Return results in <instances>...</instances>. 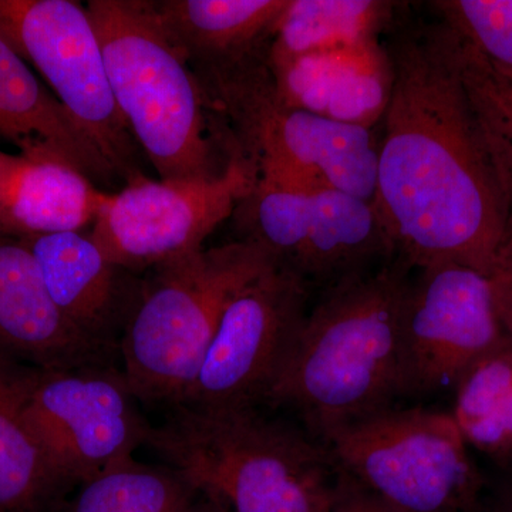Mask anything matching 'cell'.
I'll list each match as a JSON object with an SVG mask.
<instances>
[{
	"label": "cell",
	"instance_id": "6da1fadb",
	"mask_svg": "<svg viewBox=\"0 0 512 512\" xmlns=\"http://www.w3.org/2000/svg\"><path fill=\"white\" fill-rule=\"evenodd\" d=\"M387 50L393 89L382 120L376 208L412 268L457 262L493 274L507 201L453 35L397 12Z\"/></svg>",
	"mask_w": 512,
	"mask_h": 512
},
{
	"label": "cell",
	"instance_id": "1f68e13d",
	"mask_svg": "<svg viewBox=\"0 0 512 512\" xmlns=\"http://www.w3.org/2000/svg\"><path fill=\"white\" fill-rule=\"evenodd\" d=\"M0 234H2V232H0Z\"/></svg>",
	"mask_w": 512,
	"mask_h": 512
},
{
	"label": "cell",
	"instance_id": "484cf974",
	"mask_svg": "<svg viewBox=\"0 0 512 512\" xmlns=\"http://www.w3.org/2000/svg\"><path fill=\"white\" fill-rule=\"evenodd\" d=\"M330 512H400L338 470Z\"/></svg>",
	"mask_w": 512,
	"mask_h": 512
},
{
	"label": "cell",
	"instance_id": "8992f818",
	"mask_svg": "<svg viewBox=\"0 0 512 512\" xmlns=\"http://www.w3.org/2000/svg\"><path fill=\"white\" fill-rule=\"evenodd\" d=\"M202 96L211 114L227 121L231 156L248 161L256 180L376 201L375 130L286 106L276 94L269 59L215 80Z\"/></svg>",
	"mask_w": 512,
	"mask_h": 512
},
{
	"label": "cell",
	"instance_id": "9c48e42d",
	"mask_svg": "<svg viewBox=\"0 0 512 512\" xmlns=\"http://www.w3.org/2000/svg\"><path fill=\"white\" fill-rule=\"evenodd\" d=\"M0 36L45 79L117 177L128 183L143 175L87 6L73 0H0Z\"/></svg>",
	"mask_w": 512,
	"mask_h": 512
},
{
	"label": "cell",
	"instance_id": "cb8c5ba5",
	"mask_svg": "<svg viewBox=\"0 0 512 512\" xmlns=\"http://www.w3.org/2000/svg\"><path fill=\"white\" fill-rule=\"evenodd\" d=\"M431 8L481 56L512 69V0H439Z\"/></svg>",
	"mask_w": 512,
	"mask_h": 512
},
{
	"label": "cell",
	"instance_id": "4fadbf2b",
	"mask_svg": "<svg viewBox=\"0 0 512 512\" xmlns=\"http://www.w3.org/2000/svg\"><path fill=\"white\" fill-rule=\"evenodd\" d=\"M308 296L298 276L276 265L245 286L225 309L180 406L255 407L265 402L308 315Z\"/></svg>",
	"mask_w": 512,
	"mask_h": 512
},
{
	"label": "cell",
	"instance_id": "30bf717a",
	"mask_svg": "<svg viewBox=\"0 0 512 512\" xmlns=\"http://www.w3.org/2000/svg\"><path fill=\"white\" fill-rule=\"evenodd\" d=\"M255 181V168L239 156L212 180L156 181L138 175L109 194L89 235L114 265L153 269L204 249Z\"/></svg>",
	"mask_w": 512,
	"mask_h": 512
},
{
	"label": "cell",
	"instance_id": "5bb4252c",
	"mask_svg": "<svg viewBox=\"0 0 512 512\" xmlns=\"http://www.w3.org/2000/svg\"><path fill=\"white\" fill-rule=\"evenodd\" d=\"M269 67L282 103L336 123L375 130L392 96V57L380 39Z\"/></svg>",
	"mask_w": 512,
	"mask_h": 512
},
{
	"label": "cell",
	"instance_id": "8fae6325",
	"mask_svg": "<svg viewBox=\"0 0 512 512\" xmlns=\"http://www.w3.org/2000/svg\"><path fill=\"white\" fill-rule=\"evenodd\" d=\"M136 399L123 373L101 366L25 376L30 427L64 485L92 480L147 443Z\"/></svg>",
	"mask_w": 512,
	"mask_h": 512
},
{
	"label": "cell",
	"instance_id": "2e32d148",
	"mask_svg": "<svg viewBox=\"0 0 512 512\" xmlns=\"http://www.w3.org/2000/svg\"><path fill=\"white\" fill-rule=\"evenodd\" d=\"M288 0H160L158 22L198 83L269 55Z\"/></svg>",
	"mask_w": 512,
	"mask_h": 512
},
{
	"label": "cell",
	"instance_id": "277c9868",
	"mask_svg": "<svg viewBox=\"0 0 512 512\" xmlns=\"http://www.w3.org/2000/svg\"><path fill=\"white\" fill-rule=\"evenodd\" d=\"M111 92L160 180H212L221 165L210 110L187 60L146 0H90Z\"/></svg>",
	"mask_w": 512,
	"mask_h": 512
},
{
	"label": "cell",
	"instance_id": "e0dca14e",
	"mask_svg": "<svg viewBox=\"0 0 512 512\" xmlns=\"http://www.w3.org/2000/svg\"><path fill=\"white\" fill-rule=\"evenodd\" d=\"M0 346L43 369L100 366L106 350L69 322L50 299L25 242L0 234Z\"/></svg>",
	"mask_w": 512,
	"mask_h": 512
},
{
	"label": "cell",
	"instance_id": "3957f363",
	"mask_svg": "<svg viewBox=\"0 0 512 512\" xmlns=\"http://www.w3.org/2000/svg\"><path fill=\"white\" fill-rule=\"evenodd\" d=\"M147 446L227 512H330L338 468L308 431L256 407L177 406Z\"/></svg>",
	"mask_w": 512,
	"mask_h": 512
},
{
	"label": "cell",
	"instance_id": "9a60e30c",
	"mask_svg": "<svg viewBox=\"0 0 512 512\" xmlns=\"http://www.w3.org/2000/svg\"><path fill=\"white\" fill-rule=\"evenodd\" d=\"M32 252L50 299L64 318L107 350L123 330L137 289L89 234L62 232L20 238Z\"/></svg>",
	"mask_w": 512,
	"mask_h": 512
},
{
	"label": "cell",
	"instance_id": "d6986e66",
	"mask_svg": "<svg viewBox=\"0 0 512 512\" xmlns=\"http://www.w3.org/2000/svg\"><path fill=\"white\" fill-rule=\"evenodd\" d=\"M0 137L22 154L62 158L94 184H110L116 173L74 126L53 93L0 36Z\"/></svg>",
	"mask_w": 512,
	"mask_h": 512
},
{
	"label": "cell",
	"instance_id": "ac0fdd59",
	"mask_svg": "<svg viewBox=\"0 0 512 512\" xmlns=\"http://www.w3.org/2000/svg\"><path fill=\"white\" fill-rule=\"evenodd\" d=\"M109 194L62 158L0 151V232L16 238L83 232Z\"/></svg>",
	"mask_w": 512,
	"mask_h": 512
},
{
	"label": "cell",
	"instance_id": "44dd1931",
	"mask_svg": "<svg viewBox=\"0 0 512 512\" xmlns=\"http://www.w3.org/2000/svg\"><path fill=\"white\" fill-rule=\"evenodd\" d=\"M451 416L493 474L512 476V340L478 360L454 386Z\"/></svg>",
	"mask_w": 512,
	"mask_h": 512
},
{
	"label": "cell",
	"instance_id": "83f0119b",
	"mask_svg": "<svg viewBox=\"0 0 512 512\" xmlns=\"http://www.w3.org/2000/svg\"><path fill=\"white\" fill-rule=\"evenodd\" d=\"M501 319L512 340V251H503L491 274Z\"/></svg>",
	"mask_w": 512,
	"mask_h": 512
},
{
	"label": "cell",
	"instance_id": "5b68a950",
	"mask_svg": "<svg viewBox=\"0 0 512 512\" xmlns=\"http://www.w3.org/2000/svg\"><path fill=\"white\" fill-rule=\"evenodd\" d=\"M275 266L247 241L204 248L153 268L121 336L123 376L137 399L180 406L232 299Z\"/></svg>",
	"mask_w": 512,
	"mask_h": 512
},
{
	"label": "cell",
	"instance_id": "ffe728a7",
	"mask_svg": "<svg viewBox=\"0 0 512 512\" xmlns=\"http://www.w3.org/2000/svg\"><path fill=\"white\" fill-rule=\"evenodd\" d=\"M380 0H288L269 49V64L380 39L396 19Z\"/></svg>",
	"mask_w": 512,
	"mask_h": 512
},
{
	"label": "cell",
	"instance_id": "f546056e",
	"mask_svg": "<svg viewBox=\"0 0 512 512\" xmlns=\"http://www.w3.org/2000/svg\"><path fill=\"white\" fill-rule=\"evenodd\" d=\"M201 497V495H200ZM185 512H227L220 504L214 503V501L208 500V498L201 497L195 498L194 503L188 507Z\"/></svg>",
	"mask_w": 512,
	"mask_h": 512
},
{
	"label": "cell",
	"instance_id": "4dcf8cb0",
	"mask_svg": "<svg viewBox=\"0 0 512 512\" xmlns=\"http://www.w3.org/2000/svg\"><path fill=\"white\" fill-rule=\"evenodd\" d=\"M468 512H504L501 510L500 505L497 504V501L494 500L493 495L490 494V491H485L483 497L480 498V501L473 508H471Z\"/></svg>",
	"mask_w": 512,
	"mask_h": 512
},
{
	"label": "cell",
	"instance_id": "603a6c76",
	"mask_svg": "<svg viewBox=\"0 0 512 512\" xmlns=\"http://www.w3.org/2000/svg\"><path fill=\"white\" fill-rule=\"evenodd\" d=\"M197 497L170 467L147 466L130 457L80 484L62 512H185Z\"/></svg>",
	"mask_w": 512,
	"mask_h": 512
},
{
	"label": "cell",
	"instance_id": "7c38bea8",
	"mask_svg": "<svg viewBox=\"0 0 512 512\" xmlns=\"http://www.w3.org/2000/svg\"><path fill=\"white\" fill-rule=\"evenodd\" d=\"M404 396H426L460 377L510 340L493 278L441 262L419 269L403 306Z\"/></svg>",
	"mask_w": 512,
	"mask_h": 512
},
{
	"label": "cell",
	"instance_id": "ba28073f",
	"mask_svg": "<svg viewBox=\"0 0 512 512\" xmlns=\"http://www.w3.org/2000/svg\"><path fill=\"white\" fill-rule=\"evenodd\" d=\"M241 241L261 248L311 291L325 292L396 258L375 202L256 180L234 212Z\"/></svg>",
	"mask_w": 512,
	"mask_h": 512
},
{
	"label": "cell",
	"instance_id": "52a82bcc",
	"mask_svg": "<svg viewBox=\"0 0 512 512\" xmlns=\"http://www.w3.org/2000/svg\"><path fill=\"white\" fill-rule=\"evenodd\" d=\"M323 444L339 471L400 512H468L487 491L451 413L392 407Z\"/></svg>",
	"mask_w": 512,
	"mask_h": 512
},
{
	"label": "cell",
	"instance_id": "4316f807",
	"mask_svg": "<svg viewBox=\"0 0 512 512\" xmlns=\"http://www.w3.org/2000/svg\"><path fill=\"white\" fill-rule=\"evenodd\" d=\"M487 136L488 146H490L491 154L497 167L498 175H500L501 184L507 201V227H505V238L503 251H512V144L507 141ZM500 252V254H501Z\"/></svg>",
	"mask_w": 512,
	"mask_h": 512
},
{
	"label": "cell",
	"instance_id": "f1b7e54d",
	"mask_svg": "<svg viewBox=\"0 0 512 512\" xmlns=\"http://www.w3.org/2000/svg\"><path fill=\"white\" fill-rule=\"evenodd\" d=\"M487 488L504 512H512V477L493 474L487 476Z\"/></svg>",
	"mask_w": 512,
	"mask_h": 512
},
{
	"label": "cell",
	"instance_id": "7a4b0ae2",
	"mask_svg": "<svg viewBox=\"0 0 512 512\" xmlns=\"http://www.w3.org/2000/svg\"><path fill=\"white\" fill-rule=\"evenodd\" d=\"M412 266L393 258L322 292L265 402L325 441L404 396L403 306Z\"/></svg>",
	"mask_w": 512,
	"mask_h": 512
},
{
	"label": "cell",
	"instance_id": "7402d4cb",
	"mask_svg": "<svg viewBox=\"0 0 512 512\" xmlns=\"http://www.w3.org/2000/svg\"><path fill=\"white\" fill-rule=\"evenodd\" d=\"M64 485L33 433L25 376L0 367V512H33Z\"/></svg>",
	"mask_w": 512,
	"mask_h": 512
},
{
	"label": "cell",
	"instance_id": "d4e9b609",
	"mask_svg": "<svg viewBox=\"0 0 512 512\" xmlns=\"http://www.w3.org/2000/svg\"><path fill=\"white\" fill-rule=\"evenodd\" d=\"M450 32L453 35L461 76L476 106L485 133L512 144L511 67L485 59L473 47L463 42L453 30L450 29Z\"/></svg>",
	"mask_w": 512,
	"mask_h": 512
}]
</instances>
